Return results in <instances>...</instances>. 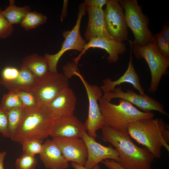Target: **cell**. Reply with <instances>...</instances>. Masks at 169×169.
Here are the masks:
<instances>
[{
    "label": "cell",
    "instance_id": "cell-19",
    "mask_svg": "<svg viewBox=\"0 0 169 169\" xmlns=\"http://www.w3.org/2000/svg\"><path fill=\"white\" fill-rule=\"evenodd\" d=\"M39 156L47 169H67L69 166V162L52 140L48 139L43 144V150Z\"/></svg>",
    "mask_w": 169,
    "mask_h": 169
},
{
    "label": "cell",
    "instance_id": "cell-1",
    "mask_svg": "<svg viewBox=\"0 0 169 169\" xmlns=\"http://www.w3.org/2000/svg\"><path fill=\"white\" fill-rule=\"evenodd\" d=\"M101 129L104 140L117 150L118 163L124 169H152L153 155L146 148L135 145L127 131L115 130L105 125Z\"/></svg>",
    "mask_w": 169,
    "mask_h": 169
},
{
    "label": "cell",
    "instance_id": "cell-7",
    "mask_svg": "<svg viewBox=\"0 0 169 169\" xmlns=\"http://www.w3.org/2000/svg\"><path fill=\"white\" fill-rule=\"evenodd\" d=\"M86 11V6L85 4L84 3L80 4L75 26L71 30L63 33L64 40L62 44L60 49L54 54H44V56L48 62L49 71L58 72L57 65L58 61L61 56L67 51L73 49L81 52L83 50L86 42L80 34V28L81 20Z\"/></svg>",
    "mask_w": 169,
    "mask_h": 169
},
{
    "label": "cell",
    "instance_id": "cell-24",
    "mask_svg": "<svg viewBox=\"0 0 169 169\" xmlns=\"http://www.w3.org/2000/svg\"><path fill=\"white\" fill-rule=\"evenodd\" d=\"M23 113V108H20L12 110L7 113L10 138L12 140L22 120Z\"/></svg>",
    "mask_w": 169,
    "mask_h": 169
},
{
    "label": "cell",
    "instance_id": "cell-6",
    "mask_svg": "<svg viewBox=\"0 0 169 169\" xmlns=\"http://www.w3.org/2000/svg\"><path fill=\"white\" fill-rule=\"evenodd\" d=\"M132 50L137 58L144 59L147 62L151 76L148 91L156 92L162 77L169 66V58L161 55L152 42L143 46L132 44Z\"/></svg>",
    "mask_w": 169,
    "mask_h": 169
},
{
    "label": "cell",
    "instance_id": "cell-34",
    "mask_svg": "<svg viewBox=\"0 0 169 169\" xmlns=\"http://www.w3.org/2000/svg\"><path fill=\"white\" fill-rule=\"evenodd\" d=\"M108 0H85L84 3L87 7H91L102 9L106 5Z\"/></svg>",
    "mask_w": 169,
    "mask_h": 169
},
{
    "label": "cell",
    "instance_id": "cell-25",
    "mask_svg": "<svg viewBox=\"0 0 169 169\" xmlns=\"http://www.w3.org/2000/svg\"><path fill=\"white\" fill-rule=\"evenodd\" d=\"M0 107L7 113L13 109L23 108L20 98L16 92H9L2 97Z\"/></svg>",
    "mask_w": 169,
    "mask_h": 169
},
{
    "label": "cell",
    "instance_id": "cell-39",
    "mask_svg": "<svg viewBox=\"0 0 169 169\" xmlns=\"http://www.w3.org/2000/svg\"><path fill=\"white\" fill-rule=\"evenodd\" d=\"M6 154L7 152L6 151L0 152V169H4L3 161Z\"/></svg>",
    "mask_w": 169,
    "mask_h": 169
},
{
    "label": "cell",
    "instance_id": "cell-17",
    "mask_svg": "<svg viewBox=\"0 0 169 169\" xmlns=\"http://www.w3.org/2000/svg\"><path fill=\"white\" fill-rule=\"evenodd\" d=\"M86 11L89 17L84 34L86 40L99 37L112 39L106 28L103 9L86 7Z\"/></svg>",
    "mask_w": 169,
    "mask_h": 169
},
{
    "label": "cell",
    "instance_id": "cell-15",
    "mask_svg": "<svg viewBox=\"0 0 169 169\" xmlns=\"http://www.w3.org/2000/svg\"><path fill=\"white\" fill-rule=\"evenodd\" d=\"M76 102L74 93L68 87L61 91L46 106L54 119L74 115Z\"/></svg>",
    "mask_w": 169,
    "mask_h": 169
},
{
    "label": "cell",
    "instance_id": "cell-37",
    "mask_svg": "<svg viewBox=\"0 0 169 169\" xmlns=\"http://www.w3.org/2000/svg\"><path fill=\"white\" fill-rule=\"evenodd\" d=\"M71 166L74 169H100L98 164L95 165L92 169L86 168L84 166L79 165L74 162L71 163Z\"/></svg>",
    "mask_w": 169,
    "mask_h": 169
},
{
    "label": "cell",
    "instance_id": "cell-5",
    "mask_svg": "<svg viewBox=\"0 0 169 169\" xmlns=\"http://www.w3.org/2000/svg\"><path fill=\"white\" fill-rule=\"evenodd\" d=\"M119 2L125 10L127 27L132 31L133 45L143 46L152 42L153 36L148 28L149 20L142 12L136 0H120Z\"/></svg>",
    "mask_w": 169,
    "mask_h": 169
},
{
    "label": "cell",
    "instance_id": "cell-16",
    "mask_svg": "<svg viewBox=\"0 0 169 169\" xmlns=\"http://www.w3.org/2000/svg\"><path fill=\"white\" fill-rule=\"evenodd\" d=\"M91 48H99L105 50L109 54L108 60L110 63L117 62L119 59V55L123 54L126 49V44L123 42L104 37L96 38L86 43L82 51L74 59L73 62L77 64L82 56Z\"/></svg>",
    "mask_w": 169,
    "mask_h": 169
},
{
    "label": "cell",
    "instance_id": "cell-31",
    "mask_svg": "<svg viewBox=\"0 0 169 169\" xmlns=\"http://www.w3.org/2000/svg\"><path fill=\"white\" fill-rule=\"evenodd\" d=\"M3 10L0 8V39H6L12 34L13 25L11 24L3 16Z\"/></svg>",
    "mask_w": 169,
    "mask_h": 169
},
{
    "label": "cell",
    "instance_id": "cell-32",
    "mask_svg": "<svg viewBox=\"0 0 169 169\" xmlns=\"http://www.w3.org/2000/svg\"><path fill=\"white\" fill-rule=\"evenodd\" d=\"M0 133L5 137L10 138L8 128L7 113L0 107Z\"/></svg>",
    "mask_w": 169,
    "mask_h": 169
},
{
    "label": "cell",
    "instance_id": "cell-21",
    "mask_svg": "<svg viewBox=\"0 0 169 169\" xmlns=\"http://www.w3.org/2000/svg\"><path fill=\"white\" fill-rule=\"evenodd\" d=\"M21 66L29 69L37 79L43 77L49 71L48 62L44 56L36 54L25 57Z\"/></svg>",
    "mask_w": 169,
    "mask_h": 169
},
{
    "label": "cell",
    "instance_id": "cell-9",
    "mask_svg": "<svg viewBox=\"0 0 169 169\" xmlns=\"http://www.w3.org/2000/svg\"><path fill=\"white\" fill-rule=\"evenodd\" d=\"M69 84L68 79L63 73L49 71L37 79L33 91L40 105L46 106Z\"/></svg>",
    "mask_w": 169,
    "mask_h": 169
},
{
    "label": "cell",
    "instance_id": "cell-28",
    "mask_svg": "<svg viewBox=\"0 0 169 169\" xmlns=\"http://www.w3.org/2000/svg\"><path fill=\"white\" fill-rule=\"evenodd\" d=\"M38 163L35 156L23 153L16 160V169H35Z\"/></svg>",
    "mask_w": 169,
    "mask_h": 169
},
{
    "label": "cell",
    "instance_id": "cell-27",
    "mask_svg": "<svg viewBox=\"0 0 169 169\" xmlns=\"http://www.w3.org/2000/svg\"><path fill=\"white\" fill-rule=\"evenodd\" d=\"M43 141L38 140H29L20 143L23 153L31 156L40 154L43 149Z\"/></svg>",
    "mask_w": 169,
    "mask_h": 169
},
{
    "label": "cell",
    "instance_id": "cell-14",
    "mask_svg": "<svg viewBox=\"0 0 169 169\" xmlns=\"http://www.w3.org/2000/svg\"><path fill=\"white\" fill-rule=\"evenodd\" d=\"M84 124L74 115L54 119L50 133L53 138H81Z\"/></svg>",
    "mask_w": 169,
    "mask_h": 169
},
{
    "label": "cell",
    "instance_id": "cell-35",
    "mask_svg": "<svg viewBox=\"0 0 169 169\" xmlns=\"http://www.w3.org/2000/svg\"><path fill=\"white\" fill-rule=\"evenodd\" d=\"M101 162L108 169H124L118 162L113 160L106 159Z\"/></svg>",
    "mask_w": 169,
    "mask_h": 169
},
{
    "label": "cell",
    "instance_id": "cell-29",
    "mask_svg": "<svg viewBox=\"0 0 169 169\" xmlns=\"http://www.w3.org/2000/svg\"><path fill=\"white\" fill-rule=\"evenodd\" d=\"M152 41L158 52L164 57L169 58V41L158 33L153 36Z\"/></svg>",
    "mask_w": 169,
    "mask_h": 169
},
{
    "label": "cell",
    "instance_id": "cell-33",
    "mask_svg": "<svg viewBox=\"0 0 169 169\" xmlns=\"http://www.w3.org/2000/svg\"><path fill=\"white\" fill-rule=\"evenodd\" d=\"M78 69L77 64L74 62H69L63 66V74L69 79L74 75V73Z\"/></svg>",
    "mask_w": 169,
    "mask_h": 169
},
{
    "label": "cell",
    "instance_id": "cell-2",
    "mask_svg": "<svg viewBox=\"0 0 169 169\" xmlns=\"http://www.w3.org/2000/svg\"><path fill=\"white\" fill-rule=\"evenodd\" d=\"M169 126L161 119H141L131 123L127 128L131 137L145 146L155 158L161 156V148L169 151Z\"/></svg>",
    "mask_w": 169,
    "mask_h": 169
},
{
    "label": "cell",
    "instance_id": "cell-36",
    "mask_svg": "<svg viewBox=\"0 0 169 169\" xmlns=\"http://www.w3.org/2000/svg\"><path fill=\"white\" fill-rule=\"evenodd\" d=\"M160 35L169 41V22L167 21L162 26V30L159 33Z\"/></svg>",
    "mask_w": 169,
    "mask_h": 169
},
{
    "label": "cell",
    "instance_id": "cell-38",
    "mask_svg": "<svg viewBox=\"0 0 169 169\" xmlns=\"http://www.w3.org/2000/svg\"><path fill=\"white\" fill-rule=\"evenodd\" d=\"M68 1L64 0V5L62 13L60 17V20L62 21L66 17L67 13V5Z\"/></svg>",
    "mask_w": 169,
    "mask_h": 169
},
{
    "label": "cell",
    "instance_id": "cell-20",
    "mask_svg": "<svg viewBox=\"0 0 169 169\" xmlns=\"http://www.w3.org/2000/svg\"><path fill=\"white\" fill-rule=\"evenodd\" d=\"M37 79L27 68L21 66L18 76L14 80L3 85L9 92L33 91Z\"/></svg>",
    "mask_w": 169,
    "mask_h": 169
},
{
    "label": "cell",
    "instance_id": "cell-26",
    "mask_svg": "<svg viewBox=\"0 0 169 169\" xmlns=\"http://www.w3.org/2000/svg\"><path fill=\"white\" fill-rule=\"evenodd\" d=\"M16 92L20 98L24 109H35L40 105L33 91H21Z\"/></svg>",
    "mask_w": 169,
    "mask_h": 169
},
{
    "label": "cell",
    "instance_id": "cell-13",
    "mask_svg": "<svg viewBox=\"0 0 169 169\" xmlns=\"http://www.w3.org/2000/svg\"><path fill=\"white\" fill-rule=\"evenodd\" d=\"M52 140L68 162L84 166L87 158L88 151L85 143L82 138H54Z\"/></svg>",
    "mask_w": 169,
    "mask_h": 169
},
{
    "label": "cell",
    "instance_id": "cell-11",
    "mask_svg": "<svg viewBox=\"0 0 169 169\" xmlns=\"http://www.w3.org/2000/svg\"><path fill=\"white\" fill-rule=\"evenodd\" d=\"M102 97L110 102L115 98L123 99L136 105L144 112L156 111L163 115L169 116L163 105L157 100L145 94H138L130 89L125 92L122 90L120 86L115 88L111 92L104 93Z\"/></svg>",
    "mask_w": 169,
    "mask_h": 169
},
{
    "label": "cell",
    "instance_id": "cell-23",
    "mask_svg": "<svg viewBox=\"0 0 169 169\" xmlns=\"http://www.w3.org/2000/svg\"><path fill=\"white\" fill-rule=\"evenodd\" d=\"M47 19V17L42 13L30 11L26 14L20 24L22 28L28 31L44 24Z\"/></svg>",
    "mask_w": 169,
    "mask_h": 169
},
{
    "label": "cell",
    "instance_id": "cell-18",
    "mask_svg": "<svg viewBox=\"0 0 169 169\" xmlns=\"http://www.w3.org/2000/svg\"><path fill=\"white\" fill-rule=\"evenodd\" d=\"M129 42L130 45V53L127 69L122 76L115 80H112L109 78L103 80V84L100 88L104 93L111 92L117 85H119L124 83H127L132 84L139 92L140 94H145L140 82L139 76L136 72L133 64L132 41L129 40Z\"/></svg>",
    "mask_w": 169,
    "mask_h": 169
},
{
    "label": "cell",
    "instance_id": "cell-22",
    "mask_svg": "<svg viewBox=\"0 0 169 169\" xmlns=\"http://www.w3.org/2000/svg\"><path fill=\"white\" fill-rule=\"evenodd\" d=\"M31 10L29 6L18 7L15 5L14 0H9L8 6L3 10L2 13L9 23L13 25L20 24L26 14Z\"/></svg>",
    "mask_w": 169,
    "mask_h": 169
},
{
    "label": "cell",
    "instance_id": "cell-10",
    "mask_svg": "<svg viewBox=\"0 0 169 169\" xmlns=\"http://www.w3.org/2000/svg\"><path fill=\"white\" fill-rule=\"evenodd\" d=\"M103 11L106 28L112 39L122 43L127 40L128 31L124 10L119 1L108 0Z\"/></svg>",
    "mask_w": 169,
    "mask_h": 169
},
{
    "label": "cell",
    "instance_id": "cell-12",
    "mask_svg": "<svg viewBox=\"0 0 169 169\" xmlns=\"http://www.w3.org/2000/svg\"><path fill=\"white\" fill-rule=\"evenodd\" d=\"M81 138L84 140L88 151V156L84 166L92 168L95 165L106 159L113 160L118 162L119 153L117 150L111 145L104 146L97 142L95 138L90 136L86 130L82 133Z\"/></svg>",
    "mask_w": 169,
    "mask_h": 169
},
{
    "label": "cell",
    "instance_id": "cell-3",
    "mask_svg": "<svg viewBox=\"0 0 169 169\" xmlns=\"http://www.w3.org/2000/svg\"><path fill=\"white\" fill-rule=\"evenodd\" d=\"M118 105L111 103L102 97L98 103L104 123L115 130L127 131L129 125L131 123L144 119L153 118L152 112L140 111L128 101L120 99Z\"/></svg>",
    "mask_w": 169,
    "mask_h": 169
},
{
    "label": "cell",
    "instance_id": "cell-4",
    "mask_svg": "<svg viewBox=\"0 0 169 169\" xmlns=\"http://www.w3.org/2000/svg\"><path fill=\"white\" fill-rule=\"evenodd\" d=\"M23 110L22 120L13 140L20 143L33 139L43 141L50 136L54 119L46 106Z\"/></svg>",
    "mask_w": 169,
    "mask_h": 169
},
{
    "label": "cell",
    "instance_id": "cell-30",
    "mask_svg": "<svg viewBox=\"0 0 169 169\" xmlns=\"http://www.w3.org/2000/svg\"><path fill=\"white\" fill-rule=\"evenodd\" d=\"M19 70L12 66H7L2 70L0 84L3 85L5 84L12 82L18 76Z\"/></svg>",
    "mask_w": 169,
    "mask_h": 169
},
{
    "label": "cell",
    "instance_id": "cell-8",
    "mask_svg": "<svg viewBox=\"0 0 169 169\" xmlns=\"http://www.w3.org/2000/svg\"><path fill=\"white\" fill-rule=\"evenodd\" d=\"M74 75L80 79L85 88L89 100V110L87 118L84 124L88 134L95 138L97 131L105 124L98 103L99 100L103 96L102 91L98 86L90 84L79 70L74 73Z\"/></svg>",
    "mask_w": 169,
    "mask_h": 169
}]
</instances>
